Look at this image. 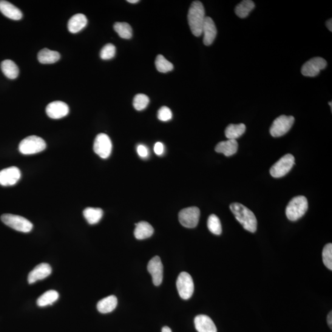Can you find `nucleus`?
<instances>
[{
    "label": "nucleus",
    "instance_id": "obj_11",
    "mask_svg": "<svg viewBox=\"0 0 332 332\" xmlns=\"http://www.w3.org/2000/svg\"><path fill=\"white\" fill-rule=\"evenodd\" d=\"M327 62L324 59L316 57L306 62L302 67V75L308 77H315L319 75L320 71L327 67Z\"/></svg>",
    "mask_w": 332,
    "mask_h": 332
},
{
    "label": "nucleus",
    "instance_id": "obj_20",
    "mask_svg": "<svg viewBox=\"0 0 332 332\" xmlns=\"http://www.w3.org/2000/svg\"><path fill=\"white\" fill-rule=\"evenodd\" d=\"M238 149V143L235 140H230L221 141L215 147V152L223 153L226 157H231L237 152Z\"/></svg>",
    "mask_w": 332,
    "mask_h": 332
},
{
    "label": "nucleus",
    "instance_id": "obj_18",
    "mask_svg": "<svg viewBox=\"0 0 332 332\" xmlns=\"http://www.w3.org/2000/svg\"><path fill=\"white\" fill-rule=\"evenodd\" d=\"M0 11L7 18L14 21H19L22 18V11L18 8L4 0L0 1Z\"/></svg>",
    "mask_w": 332,
    "mask_h": 332
},
{
    "label": "nucleus",
    "instance_id": "obj_41",
    "mask_svg": "<svg viewBox=\"0 0 332 332\" xmlns=\"http://www.w3.org/2000/svg\"><path fill=\"white\" fill-rule=\"evenodd\" d=\"M127 2L130 3V4H137L139 1L138 0H128Z\"/></svg>",
    "mask_w": 332,
    "mask_h": 332
},
{
    "label": "nucleus",
    "instance_id": "obj_12",
    "mask_svg": "<svg viewBox=\"0 0 332 332\" xmlns=\"http://www.w3.org/2000/svg\"><path fill=\"white\" fill-rule=\"evenodd\" d=\"M148 271L152 275L153 282L156 286L161 284L163 279V265L160 257L155 256L150 260Z\"/></svg>",
    "mask_w": 332,
    "mask_h": 332
},
{
    "label": "nucleus",
    "instance_id": "obj_16",
    "mask_svg": "<svg viewBox=\"0 0 332 332\" xmlns=\"http://www.w3.org/2000/svg\"><path fill=\"white\" fill-rule=\"evenodd\" d=\"M51 272H52V268L49 264H39L28 274V282L30 284H32L38 280L44 279L49 276Z\"/></svg>",
    "mask_w": 332,
    "mask_h": 332
},
{
    "label": "nucleus",
    "instance_id": "obj_30",
    "mask_svg": "<svg viewBox=\"0 0 332 332\" xmlns=\"http://www.w3.org/2000/svg\"><path fill=\"white\" fill-rule=\"evenodd\" d=\"M155 65L159 72L167 73L171 72L174 69V65L167 61L163 56L158 55L156 58Z\"/></svg>",
    "mask_w": 332,
    "mask_h": 332
},
{
    "label": "nucleus",
    "instance_id": "obj_4",
    "mask_svg": "<svg viewBox=\"0 0 332 332\" xmlns=\"http://www.w3.org/2000/svg\"><path fill=\"white\" fill-rule=\"evenodd\" d=\"M46 148V144L41 137L36 135H30L24 139L19 144V152L25 155L36 154Z\"/></svg>",
    "mask_w": 332,
    "mask_h": 332
},
{
    "label": "nucleus",
    "instance_id": "obj_5",
    "mask_svg": "<svg viewBox=\"0 0 332 332\" xmlns=\"http://www.w3.org/2000/svg\"><path fill=\"white\" fill-rule=\"evenodd\" d=\"M2 221L6 225L15 230L22 232H29L32 230L33 224L26 218L14 214H4L1 217Z\"/></svg>",
    "mask_w": 332,
    "mask_h": 332
},
{
    "label": "nucleus",
    "instance_id": "obj_17",
    "mask_svg": "<svg viewBox=\"0 0 332 332\" xmlns=\"http://www.w3.org/2000/svg\"><path fill=\"white\" fill-rule=\"evenodd\" d=\"M195 328L198 332H217L215 323L206 315H198L195 319Z\"/></svg>",
    "mask_w": 332,
    "mask_h": 332
},
{
    "label": "nucleus",
    "instance_id": "obj_31",
    "mask_svg": "<svg viewBox=\"0 0 332 332\" xmlns=\"http://www.w3.org/2000/svg\"><path fill=\"white\" fill-rule=\"evenodd\" d=\"M208 227L209 231L215 235H220L222 232L220 220L216 215H210L208 220Z\"/></svg>",
    "mask_w": 332,
    "mask_h": 332
},
{
    "label": "nucleus",
    "instance_id": "obj_38",
    "mask_svg": "<svg viewBox=\"0 0 332 332\" xmlns=\"http://www.w3.org/2000/svg\"><path fill=\"white\" fill-rule=\"evenodd\" d=\"M327 322L329 327H330L331 329L332 328V312L331 311H330L328 315Z\"/></svg>",
    "mask_w": 332,
    "mask_h": 332
},
{
    "label": "nucleus",
    "instance_id": "obj_40",
    "mask_svg": "<svg viewBox=\"0 0 332 332\" xmlns=\"http://www.w3.org/2000/svg\"><path fill=\"white\" fill-rule=\"evenodd\" d=\"M162 332H172L171 329L167 326L162 328Z\"/></svg>",
    "mask_w": 332,
    "mask_h": 332
},
{
    "label": "nucleus",
    "instance_id": "obj_13",
    "mask_svg": "<svg viewBox=\"0 0 332 332\" xmlns=\"http://www.w3.org/2000/svg\"><path fill=\"white\" fill-rule=\"evenodd\" d=\"M21 177V173L18 167H8L0 171V184L2 186H13L18 183Z\"/></svg>",
    "mask_w": 332,
    "mask_h": 332
},
{
    "label": "nucleus",
    "instance_id": "obj_28",
    "mask_svg": "<svg viewBox=\"0 0 332 332\" xmlns=\"http://www.w3.org/2000/svg\"><path fill=\"white\" fill-rule=\"evenodd\" d=\"M59 297V295L58 292L50 290L45 292L38 298L36 301L37 305L40 307H44V306L52 305L58 300Z\"/></svg>",
    "mask_w": 332,
    "mask_h": 332
},
{
    "label": "nucleus",
    "instance_id": "obj_32",
    "mask_svg": "<svg viewBox=\"0 0 332 332\" xmlns=\"http://www.w3.org/2000/svg\"><path fill=\"white\" fill-rule=\"evenodd\" d=\"M150 102V99L147 96L143 93L136 95L133 101V106L135 110L141 111L146 109Z\"/></svg>",
    "mask_w": 332,
    "mask_h": 332
},
{
    "label": "nucleus",
    "instance_id": "obj_37",
    "mask_svg": "<svg viewBox=\"0 0 332 332\" xmlns=\"http://www.w3.org/2000/svg\"><path fill=\"white\" fill-rule=\"evenodd\" d=\"M164 146L161 143H157L154 147V151L156 154L160 156L163 154Z\"/></svg>",
    "mask_w": 332,
    "mask_h": 332
},
{
    "label": "nucleus",
    "instance_id": "obj_2",
    "mask_svg": "<svg viewBox=\"0 0 332 332\" xmlns=\"http://www.w3.org/2000/svg\"><path fill=\"white\" fill-rule=\"evenodd\" d=\"M205 19V10L202 3L200 1L193 2L188 11V21L190 30L195 36L202 35Z\"/></svg>",
    "mask_w": 332,
    "mask_h": 332
},
{
    "label": "nucleus",
    "instance_id": "obj_22",
    "mask_svg": "<svg viewBox=\"0 0 332 332\" xmlns=\"http://www.w3.org/2000/svg\"><path fill=\"white\" fill-rule=\"evenodd\" d=\"M118 305V300L115 295H110L99 301L97 305L98 311L102 314L112 312Z\"/></svg>",
    "mask_w": 332,
    "mask_h": 332
},
{
    "label": "nucleus",
    "instance_id": "obj_24",
    "mask_svg": "<svg viewBox=\"0 0 332 332\" xmlns=\"http://www.w3.org/2000/svg\"><path fill=\"white\" fill-rule=\"evenodd\" d=\"M246 126L245 124H231L226 127L225 134L226 137L230 140H235L242 136L246 132Z\"/></svg>",
    "mask_w": 332,
    "mask_h": 332
},
{
    "label": "nucleus",
    "instance_id": "obj_15",
    "mask_svg": "<svg viewBox=\"0 0 332 332\" xmlns=\"http://www.w3.org/2000/svg\"><path fill=\"white\" fill-rule=\"evenodd\" d=\"M202 34L204 35V44L206 46L211 45L217 36V30L214 21L210 17H206L203 26Z\"/></svg>",
    "mask_w": 332,
    "mask_h": 332
},
{
    "label": "nucleus",
    "instance_id": "obj_3",
    "mask_svg": "<svg viewBox=\"0 0 332 332\" xmlns=\"http://www.w3.org/2000/svg\"><path fill=\"white\" fill-rule=\"evenodd\" d=\"M308 209L307 199L298 196L291 200L286 210V216L291 221H297L305 214Z\"/></svg>",
    "mask_w": 332,
    "mask_h": 332
},
{
    "label": "nucleus",
    "instance_id": "obj_9",
    "mask_svg": "<svg viewBox=\"0 0 332 332\" xmlns=\"http://www.w3.org/2000/svg\"><path fill=\"white\" fill-rule=\"evenodd\" d=\"M200 218V210L197 207L183 209L178 214L181 225L188 228H194L197 226Z\"/></svg>",
    "mask_w": 332,
    "mask_h": 332
},
{
    "label": "nucleus",
    "instance_id": "obj_36",
    "mask_svg": "<svg viewBox=\"0 0 332 332\" xmlns=\"http://www.w3.org/2000/svg\"><path fill=\"white\" fill-rule=\"evenodd\" d=\"M137 150L138 155L141 158H147L149 156V150L144 145H139Z\"/></svg>",
    "mask_w": 332,
    "mask_h": 332
},
{
    "label": "nucleus",
    "instance_id": "obj_39",
    "mask_svg": "<svg viewBox=\"0 0 332 332\" xmlns=\"http://www.w3.org/2000/svg\"><path fill=\"white\" fill-rule=\"evenodd\" d=\"M326 25H327V27L328 28V29L330 31V32H332V19H329L326 22Z\"/></svg>",
    "mask_w": 332,
    "mask_h": 332
},
{
    "label": "nucleus",
    "instance_id": "obj_29",
    "mask_svg": "<svg viewBox=\"0 0 332 332\" xmlns=\"http://www.w3.org/2000/svg\"><path fill=\"white\" fill-rule=\"evenodd\" d=\"M114 29L122 38L130 39L132 36V27L126 22H116Z\"/></svg>",
    "mask_w": 332,
    "mask_h": 332
},
{
    "label": "nucleus",
    "instance_id": "obj_35",
    "mask_svg": "<svg viewBox=\"0 0 332 332\" xmlns=\"http://www.w3.org/2000/svg\"><path fill=\"white\" fill-rule=\"evenodd\" d=\"M158 118L162 121H168L172 118V113L169 108L164 106L162 107L158 112Z\"/></svg>",
    "mask_w": 332,
    "mask_h": 332
},
{
    "label": "nucleus",
    "instance_id": "obj_25",
    "mask_svg": "<svg viewBox=\"0 0 332 332\" xmlns=\"http://www.w3.org/2000/svg\"><path fill=\"white\" fill-rule=\"evenodd\" d=\"M1 68L3 73L8 78L14 79L18 78L19 70L18 65L13 61L5 60L2 62Z\"/></svg>",
    "mask_w": 332,
    "mask_h": 332
},
{
    "label": "nucleus",
    "instance_id": "obj_42",
    "mask_svg": "<svg viewBox=\"0 0 332 332\" xmlns=\"http://www.w3.org/2000/svg\"><path fill=\"white\" fill-rule=\"evenodd\" d=\"M328 104H329V106H330L331 110H332V102H328Z\"/></svg>",
    "mask_w": 332,
    "mask_h": 332
},
{
    "label": "nucleus",
    "instance_id": "obj_8",
    "mask_svg": "<svg viewBox=\"0 0 332 332\" xmlns=\"http://www.w3.org/2000/svg\"><path fill=\"white\" fill-rule=\"evenodd\" d=\"M294 164V156L291 154L286 155L271 167L270 174L274 178L282 177L291 171Z\"/></svg>",
    "mask_w": 332,
    "mask_h": 332
},
{
    "label": "nucleus",
    "instance_id": "obj_26",
    "mask_svg": "<svg viewBox=\"0 0 332 332\" xmlns=\"http://www.w3.org/2000/svg\"><path fill=\"white\" fill-rule=\"evenodd\" d=\"M103 211L100 208H87L83 211V215L90 225H95L100 221L103 217Z\"/></svg>",
    "mask_w": 332,
    "mask_h": 332
},
{
    "label": "nucleus",
    "instance_id": "obj_1",
    "mask_svg": "<svg viewBox=\"0 0 332 332\" xmlns=\"http://www.w3.org/2000/svg\"><path fill=\"white\" fill-rule=\"evenodd\" d=\"M229 208L235 218L246 230L251 232L257 231V220L253 212L238 203L231 204Z\"/></svg>",
    "mask_w": 332,
    "mask_h": 332
},
{
    "label": "nucleus",
    "instance_id": "obj_21",
    "mask_svg": "<svg viewBox=\"0 0 332 332\" xmlns=\"http://www.w3.org/2000/svg\"><path fill=\"white\" fill-rule=\"evenodd\" d=\"M154 233V229L147 221H140L135 224L134 235L136 239L143 240L152 236Z\"/></svg>",
    "mask_w": 332,
    "mask_h": 332
},
{
    "label": "nucleus",
    "instance_id": "obj_7",
    "mask_svg": "<svg viewBox=\"0 0 332 332\" xmlns=\"http://www.w3.org/2000/svg\"><path fill=\"white\" fill-rule=\"evenodd\" d=\"M176 285L181 299L188 300L192 297L195 289L194 282L191 275L188 272H181L177 278Z\"/></svg>",
    "mask_w": 332,
    "mask_h": 332
},
{
    "label": "nucleus",
    "instance_id": "obj_23",
    "mask_svg": "<svg viewBox=\"0 0 332 332\" xmlns=\"http://www.w3.org/2000/svg\"><path fill=\"white\" fill-rule=\"evenodd\" d=\"M61 59V55L55 51H51L44 48L39 51L38 55V59L42 64H51L56 63Z\"/></svg>",
    "mask_w": 332,
    "mask_h": 332
},
{
    "label": "nucleus",
    "instance_id": "obj_6",
    "mask_svg": "<svg viewBox=\"0 0 332 332\" xmlns=\"http://www.w3.org/2000/svg\"><path fill=\"white\" fill-rule=\"evenodd\" d=\"M294 122V116H280L272 123L269 132L273 137H281L290 130Z\"/></svg>",
    "mask_w": 332,
    "mask_h": 332
},
{
    "label": "nucleus",
    "instance_id": "obj_34",
    "mask_svg": "<svg viewBox=\"0 0 332 332\" xmlns=\"http://www.w3.org/2000/svg\"><path fill=\"white\" fill-rule=\"evenodd\" d=\"M116 55V48L112 44H107L101 51V58L103 60H109L114 58Z\"/></svg>",
    "mask_w": 332,
    "mask_h": 332
},
{
    "label": "nucleus",
    "instance_id": "obj_27",
    "mask_svg": "<svg viewBox=\"0 0 332 332\" xmlns=\"http://www.w3.org/2000/svg\"><path fill=\"white\" fill-rule=\"evenodd\" d=\"M255 4L251 0H244L235 8V13L240 18H246L254 9Z\"/></svg>",
    "mask_w": 332,
    "mask_h": 332
},
{
    "label": "nucleus",
    "instance_id": "obj_14",
    "mask_svg": "<svg viewBox=\"0 0 332 332\" xmlns=\"http://www.w3.org/2000/svg\"><path fill=\"white\" fill-rule=\"evenodd\" d=\"M46 111L50 118L58 120L69 114V107L64 102L55 101L48 105Z\"/></svg>",
    "mask_w": 332,
    "mask_h": 332
},
{
    "label": "nucleus",
    "instance_id": "obj_33",
    "mask_svg": "<svg viewBox=\"0 0 332 332\" xmlns=\"http://www.w3.org/2000/svg\"><path fill=\"white\" fill-rule=\"evenodd\" d=\"M323 263L328 269H332V245L327 244L324 246L322 251Z\"/></svg>",
    "mask_w": 332,
    "mask_h": 332
},
{
    "label": "nucleus",
    "instance_id": "obj_19",
    "mask_svg": "<svg viewBox=\"0 0 332 332\" xmlns=\"http://www.w3.org/2000/svg\"><path fill=\"white\" fill-rule=\"evenodd\" d=\"M87 24V19L86 16L83 14H75L68 22V29L70 33H76L83 30Z\"/></svg>",
    "mask_w": 332,
    "mask_h": 332
},
{
    "label": "nucleus",
    "instance_id": "obj_10",
    "mask_svg": "<svg viewBox=\"0 0 332 332\" xmlns=\"http://www.w3.org/2000/svg\"><path fill=\"white\" fill-rule=\"evenodd\" d=\"M112 143L110 137L106 134H99L93 143V151L103 159L109 158L112 153Z\"/></svg>",
    "mask_w": 332,
    "mask_h": 332
}]
</instances>
